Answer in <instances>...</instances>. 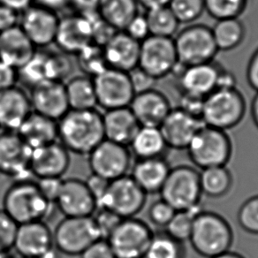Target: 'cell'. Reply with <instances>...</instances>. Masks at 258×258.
<instances>
[{
  "mask_svg": "<svg viewBox=\"0 0 258 258\" xmlns=\"http://www.w3.org/2000/svg\"><path fill=\"white\" fill-rule=\"evenodd\" d=\"M19 80L34 87L47 80L46 52L36 51L22 68L18 69Z\"/></svg>",
  "mask_w": 258,
  "mask_h": 258,
  "instance_id": "cell-40",
  "label": "cell"
},
{
  "mask_svg": "<svg viewBox=\"0 0 258 258\" xmlns=\"http://www.w3.org/2000/svg\"><path fill=\"white\" fill-rule=\"evenodd\" d=\"M212 36L219 51H229L242 43L246 29L240 18L225 19L217 21L212 28Z\"/></svg>",
  "mask_w": 258,
  "mask_h": 258,
  "instance_id": "cell-33",
  "label": "cell"
},
{
  "mask_svg": "<svg viewBox=\"0 0 258 258\" xmlns=\"http://www.w3.org/2000/svg\"><path fill=\"white\" fill-rule=\"evenodd\" d=\"M77 64L84 76L94 78L108 69L104 48L92 43L76 55Z\"/></svg>",
  "mask_w": 258,
  "mask_h": 258,
  "instance_id": "cell-37",
  "label": "cell"
},
{
  "mask_svg": "<svg viewBox=\"0 0 258 258\" xmlns=\"http://www.w3.org/2000/svg\"><path fill=\"white\" fill-rule=\"evenodd\" d=\"M201 211V206L186 211H176L175 214L165 226V233L181 243L188 241L194 220Z\"/></svg>",
  "mask_w": 258,
  "mask_h": 258,
  "instance_id": "cell-38",
  "label": "cell"
},
{
  "mask_svg": "<svg viewBox=\"0 0 258 258\" xmlns=\"http://www.w3.org/2000/svg\"><path fill=\"white\" fill-rule=\"evenodd\" d=\"M32 111L24 90L15 86L0 91V128L16 132Z\"/></svg>",
  "mask_w": 258,
  "mask_h": 258,
  "instance_id": "cell-25",
  "label": "cell"
},
{
  "mask_svg": "<svg viewBox=\"0 0 258 258\" xmlns=\"http://www.w3.org/2000/svg\"><path fill=\"white\" fill-rule=\"evenodd\" d=\"M211 258H245L242 254L236 253V252H233V251H226L225 253L222 254H218L215 256H212Z\"/></svg>",
  "mask_w": 258,
  "mask_h": 258,
  "instance_id": "cell-62",
  "label": "cell"
},
{
  "mask_svg": "<svg viewBox=\"0 0 258 258\" xmlns=\"http://www.w3.org/2000/svg\"><path fill=\"white\" fill-rule=\"evenodd\" d=\"M146 201L147 194L127 174L110 181L98 209L108 210L121 219H129L143 211Z\"/></svg>",
  "mask_w": 258,
  "mask_h": 258,
  "instance_id": "cell-9",
  "label": "cell"
},
{
  "mask_svg": "<svg viewBox=\"0 0 258 258\" xmlns=\"http://www.w3.org/2000/svg\"><path fill=\"white\" fill-rule=\"evenodd\" d=\"M59 140L70 153L90 154L104 138L103 114L95 109L69 110L57 121Z\"/></svg>",
  "mask_w": 258,
  "mask_h": 258,
  "instance_id": "cell-1",
  "label": "cell"
},
{
  "mask_svg": "<svg viewBox=\"0 0 258 258\" xmlns=\"http://www.w3.org/2000/svg\"><path fill=\"white\" fill-rule=\"evenodd\" d=\"M188 241L198 254L211 258L231 249L233 229L222 216L216 212L201 211L194 220Z\"/></svg>",
  "mask_w": 258,
  "mask_h": 258,
  "instance_id": "cell-3",
  "label": "cell"
},
{
  "mask_svg": "<svg viewBox=\"0 0 258 258\" xmlns=\"http://www.w3.org/2000/svg\"><path fill=\"white\" fill-rule=\"evenodd\" d=\"M91 174L108 181L127 175L132 168V152L127 146L104 139L88 155Z\"/></svg>",
  "mask_w": 258,
  "mask_h": 258,
  "instance_id": "cell-11",
  "label": "cell"
},
{
  "mask_svg": "<svg viewBox=\"0 0 258 258\" xmlns=\"http://www.w3.org/2000/svg\"><path fill=\"white\" fill-rule=\"evenodd\" d=\"M97 105L105 111L129 107L135 91L128 73L108 69L93 78Z\"/></svg>",
  "mask_w": 258,
  "mask_h": 258,
  "instance_id": "cell-13",
  "label": "cell"
},
{
  "mask_svg": "<svg viewBox=\"0 0 258 258\" xmlns=\"http://www.w3.org/2000/svg\"><path fill=\"white\" fill-rule=\"evenodd\" d=\"M103 125L106 140L127 147L141 126L129 107L105 111Z\"/></svg>",
  "mask_w": 258,
  "mask_h": 258,
  "instance_id": "cell-27",
  "label": "cell"
},
{
  "mask_svg": "<svg viewBox=\"0 0 258 258\" xmlns=\"http://www.w3.org/2000/svg\"><path fill=\"white\" fill-rule=\"evenodd\" d=\"M178 62L172 37L149 36L141 42L138 67L155 79L172 76Z\"/></svg>",
  "mask_w": 258,
  "mask_h": 258,
  "instance_id": "cell-12",
  "label": "cell"
},
{
  "mask_svg": "<svg viewBox=\"0 0 258 258\" xmlns=\"http://www.w3.org/2000/svg\"><path fill=\"white\" fill-rule=\"evenodd\" d=\"M20 14L7 6L0 4V33L19 25Z\"/></svg>",
  "mask_w": 258,
  "mask_h": 258,
  "instance_id": "cell-54",
  "label": "cell"
},
{
  "mask_svg": "<svg viewBox=\"0 0 258 258\" xmlns=\"http://www.w3.org/2000/svg\"><path fill=\"white\" fill-rule=\"evenodd\" d=\"M145 16L151 36L173 38L179 30V22L168 6L148 10Z\"/></svg>",
  "mask_w": 258,
  "mask_h": 258,
  "instance_id": "cell-35",
  "label": "cell"
},
{
  "mask_svg": "<svg viewBox=\"0 0 258 258\" xmlns=\"http://www.w3.org/2000/svg\"><path fill=\"white\" fill-rule=\"evenodd\" d=\"M16 133L31 150H35L57 142V121L32 111Z\"/></svg>",
  "mask_w": 258,
  "mask_h": 258,
  "instance_id": "cell-29",
  "label": "cell"
},
{
  "mask_svg": "<svg viewBox=\"0 0 258 258\" xmlns=\"http://www.w3.org/2000/svg\"><path fill=\"white\" fill-rule=\"evenodd\" d=\"M71 157L66 148L57 142L32 150L30 172L36 179L62 178L69 171Z\"/></svg>",
  "mask_w": 258,
  "mask_h": 258,
  "instance_id": "cell-21",
  "label": "cell"
},
{
  "mask_svg": "<svg viewBox=\"0 0 258 258\" xmlns=\"http://www.w3.org/2000/svg\"><path fill=\"white\" fill-rule=\"evenodd\" d=\"M168 8L179 24H192L205 12V0H171Z\"/></svg>",
  "mask_w": 258,
  "mask_h": 258,
  "instance_id": "cell-42",
  "label": "cell"
},
{
  "mask_svg": "<svg viewBox=\"0 0 258 258\" xmlns=\"http://www.w3.org/2000/svg\"><path fill=\"white\" fill-rule=\"evenodd\" d=\"M250 115L254 125L258 128V92L254 95L251 102Z\"/></svg>",
  "mask_w": 258,
  "mask_h": 258,
  "instance_id": "cell-61",
  "label": "cell"
},
{
  "mask_svg": "<svg viewBox=\"0 0 258 258\" xmlns=\"http://www.w3.org/2000/svg\"><path fill=\"white\" fill-rule=\"evenodd\" d=\"M19 225L3 210H0V253L7 254L15 247Z\"/></svg>",
  "mask_w": 258,
  "mask_h": 258,
  "instance_id": "cell-44",
  "label": "cell"
},
{
  "mask_svg": "<svg viewBox=\"0 0 258 258\" xmlns=\"http://www.w3.org/2000/svg\"><path fill=\"white\" fill-rule=\"evenodd\" d=\"M199 178L202 194L210 198H223L233 186V175L226 165L203 169Z\"/></svg>",
  "mask_w": 258,
  "mask_h": 258,
  "instance_id": "cell-34",
  "label": "cell"
},
{
  "mask_svg": "<svg viewBox=\"0 0 258 258\" xmlns=\"http://www.w3.org/2000/svg\"><path fill=\"white\" fill-rule=\"evenodd\" d=\"M0 258H7V256H6V254L0 253Z\"/></svg>",
  "mask_w": 258,
  "mask_h": 258,
  "instance_id": "cell-64",
  "label": "cell"
},
{
  "mask_svg": "<svg viewBox=\"0 0 258 258\" xmlns=\"http://www.w3.org/2000/svg\"><path fill=\"white\" fill-rule=\"evenodd\" d=\"M171 167L163 158H139L131 168V177L145 193H159Z\"/></svg>",
  "mask_w": 258,
  "mask_h": 258,
  "instance_id": "cell-28",
  "label": "cell"
},
{
  "mask_svg": "<svg viewBox=\"0 0 258 258\" xmlns=\"http://www.w3.org/2000/svg\"><path fill=\"white\" fill-rule=\"evenodd\" d=\"M70 55L60 52H46L47 80L64 83L71 76L75 66Z\"/></svg>",
  "mask_w": 258,
  "mask_h": 258,
  "instance_id": "cell-41",
  "label": "cell"
},
{
  "mask_svg": "<svg viewBox=\"0 0 258 258\" xmlns=\"http://www.w3.org/2000/svg\"><path fill=\"white\" fill-rule=\"evenodd\" d=\"M54 205L69 218L92 217L97 211V202L86 182L76 178L63 179Z\"/></svg>",
  "mask_w": 258,
  "mask_h": 258,
  "instance_id": "cell-18",
  "label": "cell"
},
{
  "mask_svg": "<svg viewBox=\"0 0 258 258\" xmlns=\"http://www.w3.org/2000/svg\"><path fill=\"white\" fill-rule=\"evenodd\" d=\"M96 212L97 213L93 219L98 233L100 234V238L107 240L108 237L110 236V234L123 219L105 209H98Z\"/></svg>",
  "mask_w": 258,
  "mask_h": 258,
  "instance_id": "cell-45",
  "label": "cell"
},
{
  "mask_svg": "<svg viewBox=\"0 0 258 258\" xmlns=\"http://www.w3.org/2000/svg\"><path fill=\"white\" fill-rule=\"evenodd\" d=\"M236 88V79L233 74L223 68L219 75L218 89H233Z\"/></svg>",
  "mask_w": 258,
  "mask_h": 258,
  "instance_id": "cell-56",
  "label": "cell"
},
{
  "mask_svg": "<svg viewBox=\"0 0 258 258\" xmlns=\"http://www.w3.org/2000/svg\"><path fill=\"white\" fill-rule=\"evenodd\" d=\"M62 181V178H43L37 179L36 183L43 198L54 205L60 191Z\"/></svg>",
  "mask_w": 258,
  "mask_h": 258,
  "instance_id": "cell-49",
  "label": "cell"
},
{
  "mask_svg": "<svg viewBox=\"0 0 258 258\" xmlns=\"http://www.w3.org/2000/svg\"><path fill=\"white\" fill-rule=\"evenodd\" d=\"M80 258H116L107 240L99 239L87 247Z\"/></svg>",
  "mask_w": 258,
  "mask_h": 258,
  "instance_id": "cell-50",
  "label": "cell"
},
{
  "mask_svg": "<svg viewBox=\"0 0 258 258\" xmlns=\"http://www.w3.org/2000/svg\"><path fill=\"white\" fill-rule=\"evenodd\" d=\"M59 252L56 249V247H54L51 248L49 252H47L46 254H43L42 257L40 258H60L59 256Z\"/></svg>",
  "mask_w": 258,
  "mask_h": 258,
  "instance_id": "cell-63",
  "label": "cell"
},
{
  "mask_svg": "<svg viewBox=\"0 0 258 258\" xmlns=\"http://www.w3.org/2000/svg\"><path fill=\"white\" fill-rule=\"evenodd\" d=\"M159 194L162 200L175 211L199 207L203 196L199 172L189 165H178L171 168Z\"/></svg>",
  "mask_w": 258,
  "mask_h": 258,
  "instance_id": "cell-6",
  "label": "cell"
},
{
  "mask_svg": "<svg viewBox=\"0 0 258 258\" xmlns=\"http://www.w3.org/2000/svg\"><path fill=\"white\" fill-rule=\"evenodd\" d=\"M59 17L57 12L33 4L20 15L19 27L37 48L55 43Z\"/></svg>",
  "mask_w": 258,
  "mask_h": 258,
  "instance_id": "cell-17",
  "label": "cell"
},
{
  "mask_svg": "<svg viewBox=\"0 0 258 258\" xmlns=\"http://www.w3.org/2000/svg\"><path fill=\"white\" fill-rule=\"evenodd\" d=\"M237 220L246 233L258 235V195L247 198L241 205Z\"/></svg>",
  "mask_w": 258,
  "mask_h": 258,
  "instance_id": "cell-43",
  "label": "cell"
},
{
  "mask_svg": "<svg viewBox=\"0 0 258 258\" xmlns=\"http://www.w3.org/2000/svg\"><path fill=\"white\" fill-rule=\"evenodd\" d=\"M64 87L71 110H90L97 106L93 78L84 75L74 76Z\"/></svg>",
  "mask_w": 258,
  "mask_h": 258,
  "instance_id": "cell-32",
  "label": "cell"
},
{
  "mask_svg": "<svg viewBox=\"0 0 258 258\" xmlns=\"http://www.w3.org/2000/svg\"><path fill=\"white\" fill-rule=\"evenodd\" d=\"M101 239L92 217L69 218L58 222L53 232L54 247L59 253L76 256Z\"/></svg>",
  "mask_w": 258,
  "mask_h": 258,
  "instance_id": "cell-8",
  "label": "cell"
},
{
  "mask_svg": "<svg viewBox=\"0 0 258 258\" xmlns=\"http://www.w3.org/2000/svg\"><path fill=\"white\" fill-rule=\"evenodd\" d=\"M246 111V99L237 88L218 89L205 97L201 118L205 125L226 131L239 125Z\"/></svg>",
  "mask_w": 258,
  "mask_h": 258,
  "instance_id": "cell-4",
  "label": "cell"
},
{
  "mask_svg": "<svg viewBox=\"0 0 258 258\" xmlns=\"http://www.w3.org/2000/svg\"><path fill=\"white\" fill-rule=\"evenodd\" d=\"M93 43L90 11L77 12L59 18L55 43L69 55H77Z\"/></svg>",
  "mask_w": 258,
  "mask_h": 258,
  "instance_id": "cell-15",
  "label": "cell"
},
{
  "mask_svg": "<svg viewBox=\"0 0 258 258\" xmlns=\"http://www.w3.org/2000/svg\"><path fill=\"white\" fill-rule=\"evenodd\" d=\"M87 186L90 188V192L93 195L95 200L97 202V209L104 197V194L107 190L108 185L110 181L101 178L99 176L90 174L89 178L85 180Z\"/></svg>",
  "mask_w": 258,
  "mask_h": 258,
  "instance_id": "cell-53",
  "label": "cell"
},
{
  "mask_svg": "<svg viewBox=\"0 0 258 258\" xmlns=\"http://www.w3.org/2000/svg\"><path fill=\"white\" fill-rule=\"evenodd\" d=\"M175 212V210L171 205L160 198V200L154 202L150 206L148 216L151 222L155 226L165 227Z\"/></svg>",
  "mask_w": 258,
  "mask_h": 258,
  "instance_id": "cell-46",
  "label": "cell"
},
{
  "mask_svg": "<svg viewBox=\"0 0 258 258\" xmlns=\"http://www.w3.org/2000/svg\"><path fill=\"white\" fill-rule=\"evenodd\" d=\"M139 7L144 8L146 11L155 8L167 7L171 0H137Z\"/></svg>",
  "mask_w": 258,
  "mask_h": 258,
  "instance_id": "cell-60",
  "label": "cell"
},
{
  "mask_svg": "<svg viewBox=\"0 0 258 258\" xmlns=\"http://www.w3.org/2000/svg\"><path fill=\"white\" fill-rule=\"evenodd\" d=\"M153 234L148 224L135 217L122 219L107 241L116 258H144Z\"/></svg>",
  "mask_w": 258,
  "mask_h": 258,
  "instance_id": "cell-10",
  "label": "cell"
},
{
  "mask_svg": "<svg viewBox=\"0 0 258 258\" xmlns=\"http://www.w3.org/2000/svg\"><path fill=\"white\" fill-rule=\"evenodd\" d=\"M128 147L139 159L163 157L167 145L159 127L141 125Z\"/></svg>",
  "mask_w": 258,
  "mask_h": 258,
  "instance_id": "cell-31",
  "label": "cell"
},
{
  "mask_svg": "<svg viewBox=\"0 0 258 258\" xmlns=\"http://www.w3.org/2000/svg\"><path fill=\"white\" fill-rule=\"evenodd\" d=\"M186 151L194 165L203 170L227 165L233 153V144L226 131L204 125Z\"/></svg>",
  "mask_w": 258,
  "mask_h": 258,
  "instance_id": "cell-5",
  "label": "cell"
},
{
  "mask_svg": "<svg viewBox=\"0 0 258 258\" xmlns=\"http://www.w3.org/2000/svg\"><path fill=\"white\" fill-rule=\"evenodd\" d=\"M204 100L205 98H202V97L181 93L178 107L197 118H201Z\"/></svg>",
  "mask_w": 258,
  "mask_h": 258,
  "instance_id": "cell-51",
  "label": "cell"
},
{
  "mask_svg": "<svg viewBox=\"0 0 258 258\" xmlns=\"http://www.w3.org/2000/svg\"><path fill=\"white\" fill-rule=\"evenodd\" d=\"M34 0H0V4L7 6L8 8L18 12L21 15L27 8L32 6Z\"/></svg>",
  "mask_w": 258,
  "mask_h": 258,
  "instance_id": "cell-58",
  "label": "cell"
},
{
  "mask_svg": "<svg viewBox=\"0 0 258 258\" xmlns=\"http://www.w3.org/2000/svg\"><path fill=\"white\" fill-rule=\"evenodd\" d=\"M34 3L57 13L70 4L71 0H34Z\"/></svg>",
  "mask_w": 258,
  "mask_h": 258,
  "instance_id": "cell-57",
  "label": "cell"
},
{
  "mask_svg": "<svg viewBox=\"0 0 258 258\" xmlns=\"http://www.w3.org/2000/svg\"><path fill=\"white\" fill-rule=\"evenodd\" d=\"M99 0H71V4L77 12H87L96 10Z\"/></svg>",
  "mask_w": 258,
  "mask_h": 258,
  "instance_id": "cell-59",
  "label": "cell"
},
{
  "mask_svg": "<svg viewBox=\"0 0 258 258\" xmlns=\"http://www.w3.org/2000/svg\"><path fill=\"white\" fill-rule=\"evenodd\" d=\"M18 81V69L0 61V91L16 86Z\"/></svg>",
  "mask_w": 258,
  "mask_h": 258,
  "instance_id": "cell-52",
  "label": "cell"
},
{
  "mask_svg": "<svg viewBox=\"0 0 258 258\" xmlns=\"http://www.w3.org/2000/svg\"><path fill=\"white\" fill-rule=\"evenodd\" d=\"M53 247V232L44 221L19 225L14 248L22 258L42 257Z\"/></svg>",
  "mask_w": 258,
  "mask_h": 258,
  "instance_id": "cell-22",
  "label": "cell"
},
{
  "mask_svg": "<svg viewBox=\"0 0 258 258\" xmlns=\"http://www.w3.org/2000/svg\"><path fill=\"white\" fill-rule=\"evenodd\" d=\"M246 78L251 89L258 92V48L251 55L247 62Z\"/></svg>",
  "mask_w": 258,
  "mask_h": 258,
  "instance_id": "cell-55",
  "label": "cell"
},
{
  "mask_svg": "<svg viewBox=\"0 0 258 258\" xmlns=\"http://www.w3.org/2000/svg\"><path fill=\"white\" fill-rule=\"evenodd\" d=\"M179 63L183 66L208 63L219 52L212 28L204 24H189L173 37Z\"/></svg>",
  "mask_w": 258,
  "mask_h": 258,
  "instance_id": "cell-7",
  "label": "cell"
},
{
  "mask_svg": "<svg viewBox=\"0 0 258 258\" xmlns=\"http://www.w3.org/2000/svg\"><path fill=\"white\" fill-rule=\"evenodd\" d=\"M204 125L201 118L176 107L172 108L159 125V129L167 148L186 150L196 134Z\"/></svg>",
  "mask_w": 258,
  "mask_h": 258,
  "instance_id": "cell-20",
  "label": "cell"
},
{
  "mask_svg": "<svg viewBox=\"0 0 258 258\" xmlns=\"http://www.w3.org/2000/svg\"><path fill=\"white\" fill-rule=\"evenodd\" d=\"M97 15L116 31H123L131 20L139 14L137 0H99Z\"/></svg>",
  "mask_w": 258,
  "mask_h": 258,
  "instance_id": "cell-30",
  "label": "cell"
},
{
  "mask_svg": "<svg viewBox=\"0 0 258 258\" xmlns=\"http://www.w3.org/2000/svg\"><path fill=\"white\" fill-rule=\"evenodd\" d=\"M140 42L125 31H117L104 44V56L108 68L129 73L137 69L140 57Z\"/></svg>",
  "mask_w": 258,
  "mask_h": 258,
  "instance_id": "cell-24",
  "label": "cell"
},
{
  "mask_svg": "<svg viewBox=\"0 0 258 258\" xmlns=\"http://www.w3.org/2000/svg\"><path fill=\"white\" fill-rule=\"evenodd\" d=\"M221 64L215 60L183 66L178 62L172 75L175 76L180 93L205 98L217 90Z\"/></svg>",
  "mask_w": 258,
  "mask_h": 258,
  "instance_id": "cell-14",
  "label": "cell"
},
{
  "mask_svg": "<svg viewBox=\"0 0 258 258\" xmlns=\"http://www.w3.org/2000/svg\"><path fill=\"white\" fill-rule=\"evenodd\" d=\"M36 51V47L19 25L0 33V61L20 69Z\"/></svg>",
  "mask_w": 258,
  "mask_h": 258,
  "instance_id": "cell-26",
  "label": "cell"
},
{
  "mask_svg": "<svg viewBox=\"0 0 258 258\" xmlns=\"http://www.w3.org/2000/svg\"><path fill=\"white\" fill-rule=\"evenodd\" d=\"M32 150L12 131L0 133V173L15 180L29 179Z\"/></svg>",
  "mask_w": 258,
  "mask_h": 258,
  "instance_id": "cell-16",
  "label": "cell"
},
{
  "mask_svg": "<svg viewBox=\"0 0 258 258\" xmlns=\"http://www.w3.org/2000/svg\"><path fill=\"white\" fill-rule=\"evenodd\" d=\"M248 5L249 0H205V12L216 21L240 18Z\"/></svg>",
  "mask_w": 258,
  "mask_h": 258,
  "instance_id": "cell-39",
  "label": "cell"
},
{
  "mask_svg": "<svg viewBox=\"0 0 258 258\" xmlns=\"http://www.w3.org/2000/svg\"><path fill=\"white\" fill-rule=\"evenodd\" d=\"M51 204L43 198L35 181L15 180L3 198V211L18 225L44 221L51 212Z\"/></svg>",
  "mask_w": 258,
  "mask_h": 258,
  "instance_id": "cell-2",
  "label": "cell"
},
{
  "mask_svg": "<svg viewBox=\"0 0 258 258\" xmlns=\"http://www.w3.org/2000/svg\"><path fill=\"white\" fill-rule=\"evenodd\" d=\"M183 243L164 233H154L144 258H184Z\"/></svg>",
  "mask_w": 258,
  "mask_h": 258,
  "instance_id": "cell-36",
  "label": "cell"
},
{
  "mask_svg": "<svg viewBox=\"0 0 258 258\" xmlns=\"http://www.w3.org/2000/svg\"><path fill=\"white\" fill-rule=\"evenodd\" d=\"M32 111L58 121L70 110L64 84L46 80L34 86L30 94Z\"/></svg>",
  "mask_w": 258,
  "mask_h": 258,
  "instance_id": "cell-19",
  "label": "cell"
},
{
  "mask_svg": "<svg viewBox=\"0 0 258 258\" xmlns=\"http://www.w3.org/2000/svg\"><path fill=\"white\" fill-rule=\"evenodd\" d=\"M128 75L134 91L136 94L142 93L155 89V85L158 82V80L150 76L139 67L129 72Z\"/></svg>",
  "mask_w": 258,
  "mask_h": 258,
  "instance_id": "cell-47",
  "label": "cell"
},
{
  "mask_svg": "<svg viewBox=\"0 0 258 258\" xmlns=\"http://www.w3.org/2000/svg\"><path fill=\"white\" fill-rule=\"evenodd\" d=\"M129 108L142 126L159 127L172 107L165 94L152 89L136 94Z\"/></svg>",
  "mask_w": 258,
  "mask_h": 258,
  "instance_id": "cell-23",
  "label": "cell"
},
{
  "mask_svg": "<svg viewBox=\"0 0 258 258\" xmlns=\"http://www.w3.org/2000/svg\"><path fill=\"white\" fill-rule=\"evenodd\" d=\"M123 31L140 43L151 36L146 16L141 14L136 15Z\"/></svg>",
  "mask_w": 258,
  "mask_h": 258,
  "instance_id": "cell-48",
  "label": "cell"
}]
</instances>
